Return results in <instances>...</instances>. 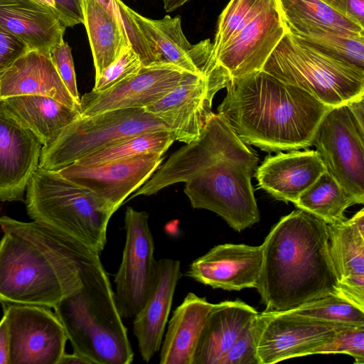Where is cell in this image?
I'll return each mask as SVG.
<instances>
[{"mask_svg": "<svg viewBox=\"0 0 364 364\" xmlns=\"http://www.w3.org/2000/svg\"><path fill=\"white\" fill-rule=\"evenodd\" d=\"M336 12L364 28V0H321Z\"/></svg>", "mask_w": 364, "mask_h": 364, "instance_id": "40", "label": "cell"}, {"mask_svg": "<svg viewBox=\"0 0 364 364\" xmlns=\"http://www.w3.org/2000/svg\"><path fill=\"white\" fill-rule=\"evenodd\" d=\"M53 1L57 15L66 28L83 23L81 0Z\"/></svg>", "mask_w": 364, "mask_h": 364, "instance_id": "41", "label": "cell"}, {"mask_svg": "<svg viewBox=\"0 0 364 364\" xmlns=\"http://www.w3.org/2000/svg\"><path fill=\"white\" fill-rule=\"evenodd\" d=\"M223 88L222 81L215 75L191 74L145 109L166 124L175 141L188 144L199 136L213 114L214 96Z\"/></svg>", "mask_w": 364, "mask_h": 364, "instance_id": "13", "label": "cell"}, {"mask_svg": "<svg viewBox=\"0 0 364 364\" xmlns=\"http://www.w3.org/2000/svg\"><path fill=\"white\" fill-rule=\"evenodd\" d=\"M43 145L28 129L0 108V200L23 201L38 168Z\"/></svg>", "mask_w": 364, "mask_h": 364, "instance_id": "18", "label": "cell"}, {"mask_svg": "<svg viewBox=\"0 0 364 364\" xmlns=\"http://www.w3.org/2000/svg\"><path fill=\"white\" fill-rule=\"evenodd\" d=\"M149 214L127 207L124 215L126 240L115 275L116 304L122 318L134 317L143 306L155 271L154 244Z\"/></svg>", "mask_w": 364, "mask_h": 364, "instance_id": "12", "label": "cell"}, {"mask_svg": "<svg viewBox=\"0 0 364 364\" xmlns=\"http://www.w3.org/2000/svg\"><path fill=\"white\" fill-rule=\"evenodd\" d=\"M0 27L28 50L48 54L64 41L66 28L57 14L34 0H0Z\"/></svg>", "mask_w": 364, "mask_h": 364, "instance_id": "22", "label": "cell"}, {"mask_svg": "<svg viewBox=\"0 0 364 364\" xmlns=\"http://www.w3.org/2000/svg\"><path fill=\"white\" fill-rule=\"evenodd\" d=\"M337 353L351 355L355 364L364 363V326L338 331L329 342L316 348L311 355Z\"/></svg>", "mask_w": 364, "mask_h": 364, "instance_id": "36", "label": "cell"}, {"mask_svg": "<svg viewBox=\"0 0 364 364\" xmlns=\"http://www.w3.org/2000/svg\"><path fill=\"white\" fill-rule=\"evenodd\" d=\"M128 11L159 63L172 64L190 73H202L191 58L193 45L188 42L183 32L179 16L166 15L161 19H152L129 7Z\"/></svg>", "mask_w": 364, "mask_h": 364, "instance_id": "28", "label": "cell"}, {"mask_svg": "<svg viewBox=\"0 0 364 364\" xmlns=\"http://www.w3.org/2000/svg\"><path fill=\"white\" fill-rule=\"evenodd\" d=\"M257 314L240 300L214 304L200 333L193 364H218Z\"/></svg>", "mask_w": 364, "mask_h": 364, "instance_id": "24", "label": "cell"}, {"mask_svg": "<svg viewBox=\"0 0 364 364\" xmlns=\"http://www.w3.org/2000/svg\"><path fill=\"white\" fill-rule=\"evenodd\" d=\"M262 262V245H218L195 259L187 275L214 289L240 291L257 287Z\"/></svg>", "mask_w": 364, "mask_h": 364, "instance_id": "17", "label": "cell"}, {"mask_svg": "<svg viewBox=\"0 0 364 364\" xmlns=\"http://www.w3.org/2000/svg\"><path fill=\"white\" fill-rule=\"evenodd\" d=\"M272 0H230L219 16L213 43V55L259 15Z\"/></svg>", "mask_w": 364, "mask_h": 364, "instance_id": "34", "label": "cell"}, {"mask_svg": "<svg viewBox=\"0 0 364 364\" xmlns=\"http://www.w3.org/2000/svg\"><path fill=\"white\" fill-rule=\"evenodd\" d=\"M190 0H162L164 9L168 12H172L181 7Z\"/></svg>", "mask_w": 364, "mask_h": 364, "instance_id": "45", "label": "cell"}, {"mask_svg": "<svg viewBox=\"0 0 364 364\" xmlns=\"http://www.w3.org/2000/svg\"><path fill=\"white\" fill-rule=\"evenodd\" d=\"M181 277L180 262L161 259L156 262L147 298L134 316L133 333L143 360L149 362L162 344L176 284Z\"/></svg>", "mask_w": 364, "mask_h": 364, "instance_id": "19", "label": "cell"}, {"mask_svg": "<svg viewBox=\"0 0 364 364\" xmlns=\"http://www.w3.org/2000/svg\"><path fill=\"white\" fill-rule=\"evenodd\" d=\"M105 7L112 12L117 13L119 11V6L122 2L121 0H97Z\"/></svg>", "mask_w": 364, "mask_h": 364, "instance_id": "46", "label": "cell"}, {"mask_svg": "<svg viewBox=\"0 0 364 364\" xmlns=\"http://www.w3.org/2000/svg\"><path fill=\"white\" fill-rule=\"evenodd\" d=\"M354 326L323 321L288 311L258 313L254 319L258 363L273 364L311 355L338 331Z\"/></svg>", "mask_w": 364, "mask_h": 364, "instance_id": "10", "label": "cell"}, {"mask_svg": "<svg viewBox=\"0 0 364 364\" xmlns=\"http://www.w3.org/2000/svg\"><path fill=\"white\" fill-rule=\"evenodd\" d=\"M262 70L331 107L364 97V69L329 55L287 33Z\"/></svg>", "mask_w": 364, "mask_h": 364, "instance_id": "7", "label": "cell"}, {"mask_svg": "<svg viewBox=\"0 0 364 364\" xmlns=\"http://www.w3.org/2000/svg\"><path fill=\"white\" fill-rule=\"evenodd\" d=\"M163 155L149 154L95 164H72L58 172L70 181L87 188L114 210L153 175Z\"/></svg>", "mask_w": 364, "mask_h": 364, "instance_id": "15", "label": "cell"}, {"mask_svg": "<svg viewBox=\"0 0 364 364\" xmlns=\"http://www.w3.org/2000/svg\"><path fill=\"white\" fill-rule=\"evenodd\" d=\"M191 74L193 73L166 63L143 65L136 75L106 90H92L82 95L80 113L92 116L114 109L146 107L166 95Z\"/></svg>", "mask_w": 364, "mask_h": 364, "instance_id": "14", "label": "cell"}, {"mask_svg": "<svg viewBox=\"0 0 364 364\" xmlns=\"http://www.w3.org/2000/svg\"><path fill=\"white\" fill-rule=\"evenodd\" d=\"M53 309L74 353L92 364H129L133 361L127 328L102 265L87 274L79 290Z\"/></svg>", "mask_w": 364, "mask_h": 364, "instance_id": "5", "label": "cell"}, {"mask_svg": "<svg viewBox=\"0 0 364 364\" xmlns=\"http://www.w3.org/2000/svg\"><path fill=\"white\" fill-rule=\"evenodd\" d=\"M346 105L358 125L364 129V97L350 101Z\"/></svg>", "mask_w": 364, "mask_h": 364, "instance_id": "43", "label": "cell"}, {"mask_svg": "<svg viewBox=\"0 0 364 364\" xmlns=\"http://www.w3.org/2000/svg\"><path fill=\"white\" fill-rule=\"evenodd\" d=\"M312 146L328 172L357 200L364 203V129L347 105L331 108L321 121Z\"/></svg>", "mask_w": 364, "mask_h": 364, "instance_id": "9", "label": "cell"}, {"mask_svg": "<svg viewBox=\"0 0 364 364\" xmlns=\"http://www.w3.org/2000/svg\"><path fill=\"white\" fill-rule=\"evenodd\" d=\"M174 141V136L171 131L169 130L144 132L117 141L75 163L95 164L123 160L149 154L164 155Z\"/></svg>", "mask_w": 364, "mask_h": 364, "instance_id": "32", "label": "cell"}, {"mask_svg": "<svg viewBox=\"0 0 364 364\" xmlns=\"http://www.w3.org/2000/svg\"><path fill=\"white\" fill-rule=\"evenodd\" d=\"M0 302L53 308L102 265L100 252L45 223L0 217Z\"/></svg>", "mask_w": 364, "mask_h": 364, "instance_id": "2", "label": "cell"}, {"mask_svg": "<svg viewBox=\"0 0 364 364\" xmlns=\"http://www.w3.org/2000/svg\"><path fill=\"white\" fill-rule=\"evenodd\" d=\"M288 311L330 323L364 326V309L335 294L310 301Z\"/></svg>", "mask_w": 364, "mask_h": 364, "instance_id": "33", "label": "cell"}, {"mask_svg": "<svg viewBox=\"0 0 364 364\" xmlns=\"http://www.w3.org/2000/svg\"><path fill=\"white\" fill-rule=\"evenodd\" d=\"M51 60L71 96L80 105V98L77 87L76 76L71 48L63 41L50 52Z\"/></svg>", "mask_w": 364, "mask_h": 364, "instance_id": "38", "label": "cell"}, {"mask_svg": "<svg viewBox=\"0 0 364 364\" xmlns=\"http://www.w3.org/2000/svg\"><path fill=\"white\" fill-rule=\"evenodd\" d=\"M28 50L23 41L0 27V79L4 72Z\"/></svg>", "mask_w": 364, "mask_h": 364, "instance_id": "39", "label": "cell"}, {"mask_svg": "<svg viewBox=\"0 0 364 364\" xmlns=\"http://www.w3.org/2000/svg\"><path fill=\"white\" fill-rule=\"evenodd\" d=\"M81 4L97 78L131 44L119 10L112 12L97 0H81Z\"/></svg>", "mask_w": 364, "mask_h": 364, "instance_id": "27", "label": "cell"}, {"mask_svg": "<svg viewBox=\"0 0 364 364\" xmlns=\"http://www.w3.org/2000/svg\"><path fill=\"white\" fill-rule=\"evenodd\" d=\"M142 66L140 57L130 45L114 62L107 66L100 76L95 78L92 90L97 92L106 90L136 75Z\"/></svg>", "mask_w": 364, "mask_h": 364, "instance_id": "35", "label": "cell"}, {"mask_svg": "<svg viewBox=\"0 0 364 364\" xmlns=\"http://www.w3.org/2000/svg\"><path fill=\"white\" fill-rule=\"evenodd\" d=\"M186 144L161 164L129 198L154 195L183 182L193 208L214 212L237 232L258 223L252 176L259 158L228 120L213 113L199 136Z\"/></svg>", "mask_w": 364, "mask_h": 364, "instance_id": "1", "label": "cell"}, {"mask_svg": "<svg viewBox=\"0 0 364 364\" xmlns=\"http://www.w3.org/2000/svg\"><path fill=\"white\" fill-rule=\"evenodd\" d=\"M330 256L342 297L364 309V209L327 224Z\"/></svg>", "mask_w": 364, "mask_h": 364, "instance_id": "20", "label": "cell"}, {"mask_svg": "<svg viewBox=\"0 0 364 364\" xmlns=\"http://www.w3.org/2000/svg\"><path fill=\"white\" fill-rule=\"evenodd\" d=\"M284 25L308 24L364 35V28L345 18L321 0H277Z\"/></svg>", "mask_w": 364, "mask_h": 364, "instance_id": "31", "label": "cell"}, {"mask_svg": "<svg viewBox=\"0 0 364 364\" xmlns=\"http://www.w3.org/2000/svg\"><path fill=\"white\" fill-rule=\"evenodd\" d=\"M58 364H92L87 358L76 353H64Z\"/></svg>", "mask_w": 364, "mask_h": 364, "instance_id": "44", "label": "cell"}, {"mask_svg": "<svg viewBox=\"0 0 364 364\" xmlns=\"http://www.w3.org/2000/svg\"><path fill=\"white\" fill-rule=\"evenodd\" d=\"M213 304L191 292L186 296L169 321L161 364H193L198 340Z\"/></svg>", "mask_w": 364, "mask_h": 364, "instance_id": "26", "label": "cell"}, {"mask_svg": "<svg viewBox=\"0 0 364 364\" xmlns=\"http://www.w3.org/2000/svg\"><path fill=\"white\" fill-rule=\"evenodd\" d=\"M170 130L145 107L80 114L41 151L38 167L58 171L77 160L127 137L144 132Z\"/></svg>", "mask_w": 364, "mask_h": 364, "instance_id": "8", "label": "cell"}, {"mask_svg": "<svg viewBox=\"0 0 364 364\" xmlns=\"http://www.w3.org/2000/svg\"><path fill=\"white\" fill-rule=\"evenodd\" d=\"M27 213L100 253L113 208L90 189L38 167L26 189Z\"/></svg>", "mask_w": 364, "mask_h": 364, "instance_id": "6", "label": "cell"}, {"mask_svg": "<svg viewBox=\"0 0 364 364\" xmlns=\"http://www.w3.org/2000/svg\"><path fill=\"white\" fill-rule=\"evenodd\" d=\"M0 108L29 129L43 146L55 140L80 113L52 97L26 95L0 99Z\"/></svg>", "mask_w": 364, "mask_h": 364, "instance_id": "25", "label": "cell"}, {"mask_svg": "<svg viewBox=\"0 0 364 364\" xmlns=\"http://www.w3.org/2000/svg\"><path fill=\"white\" fill-rule=\"evenodd\" d=\"M326 171L316 150L268 155L257 167L258 186L277 200L294 203Z\"/></svg>", "mask_w": 364, "mask_h": 364, "instance_id": "21", "label": "cell"}, {"mask_svg": "<svg viewBox=\"0 0 364 364\" xmlns=\"http://www.w3.org/2000/svg\"><path fill=\"white\" fill-rule=\"evenodd\" d=\"M284 27L287 33L319 50L364 69V35L308 24Z\"/></svg>", "mask_w": 364, "mask_h": 364, "instance_id": "30", "label": "cell"}, {"mask_svg": "<svg viewBox=\"0 0 364 364\" xmlns=\"http://www.w3.org/2000/svg\"><path fill=\"white\" fill-rule=\"evenodd\" d=\"M256 287L264 311H287L328 294L341 296L327 224L301 209L282 217L265 237Z\"/></svg>", "mask_w": 364, "mask_h": 364, "instance_id": "4", "label": "cell"}, {"mask_svg": "<svg viewBox=\"0 0 364 364\" xmlns=\"http://www.w3.org/2000/svg\"><path fill=\"white\" fill-rule=\"evenodd\" d=\"M9 323L10 364H58L68 340L50 307L2 303Z\"/></svg>", "mask_w": 364, "mask_h": 364, "instance_id": "11", "label": "cell"}, {"mask_svg": "<svg viewBox=\"0 0 364 364\" xmlns=\"http://www.w3.org/2000/svg\"><path fill=\"white\" fill-rule=\"evenodd\" d=\"M26 95L48 96L80 111L48 53L28 50L1 77L0 99Z\"/></svg>", "mask_w": 364, "mask_h": 364, "instance_id": "23", "label": "cell"}, {"mask_svg": "<svg viewBox=\"0 0 364 364\" xmlns=\"http://www.w3.org/2000/svg\"><path fill=\"white\" fill-rule=\"evenodd\" d=\"M285 33L277 0H272L215 55V62L228 83L262 70Z\"/></svg>", "mask_w": 364, "mask_h": 364, "instance_id": "16", "label": "cell"}, {"mask_svg": "<svg viewBox=\"0 0 364 364\" xmlns=\"http://www.w3.org/2000/svg\"><path fill=\"white\" fill-rule=\"evenodd\" d=\"M254 319L247 326L218 364H259Z\"/></svg>", "mask_w": 364, "mask_h": 364, "instance_id": "37", "label": "cell"}, {"mask_svg": "<svg viewBox=\"0 0 364 364\" xmlns=\"http://www.w3.org/2000/svg\"><path fill=\"white\" fill-rule=\"evenodd\" d=\"M294 204L326 224H333L346 220L345 210L358 202L326 171Z\"/></svg>", "mask_w": 364, "mask_h": 364, "instance_id": "29", "label": "cell"}, {"mask_svg": "<svg viewBox=\"0 0 364 364\" xmlns=\"http://www.w3.org/2000/svg\"><path fill=\"white\" fill-rule=\"evenodd\" d=\"M225 88L218 114L245 144L269 153L311 146L333 108L262 70L233 79Z\"/></svg>", "mask_w": 364, "mask_h": 364, "instance_id": "3", "label": "cell"}, {"mask_svg": "<svg viewBox=\"0 0 364 364\" xmlns=\"http://www.w3.org/2000/svg\"><path fill=\"white\" fill-rule=\"evenodd\" d=\"M10 337L9 323L4 313L0 320V364H10Z\"/></svg>", "mask_w": 364, "mask_h": 364, "instance_id": "42", "label": "cell"}]
</instances>
